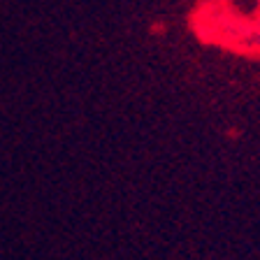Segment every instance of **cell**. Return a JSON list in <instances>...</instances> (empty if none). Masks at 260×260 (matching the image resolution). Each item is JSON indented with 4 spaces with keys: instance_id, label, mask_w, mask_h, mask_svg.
<instances>
[{
    "instance_id": "obj_1",
    "label": "cell",
    "mask_w": 260,
    "mask_h": 260,
    "mask_svg": "<svg viewBox=\"0 0 260 260\" xmlns=\"http://www.w3.org/2000/svg\"><path fill=\"white\" fill-rule=\"evenodd\" d=\"M258 7H260V0H258Z\"/></svg>"
}]
</instances>
